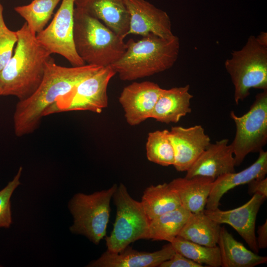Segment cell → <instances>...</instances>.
<instances>
[{
	"mask_svg": "<svg viewBox=\"0 0 267 267\" xmlns=\"http://www.w3.org/2000/svg\"><path fill=\"white\" fill-rule=\"evenodd\" d=\"M101 68L88 64L64 67L56 64L51 58L46 63L43 80L38 89L30 96L18 101L16 105L13 118L15 135L21 137L34 132L40 126L48 108Z\"/></svg>",
	"mask_w": 267,
	"mask_h": 267,
	"instance_id": "cell-1",
	"label": "cell"
},
{
	"mask_svg": "<svg viewBox=\"0 0 267 267\" xmlns=\"http://www.w3.org/2000/svg\"><path fill=\"white\" fill-rule=\"evenodd\" d=\"M17 41L12 57L0 71L1 96L19 101L30 96L40 85L51 53L37 40L25 22L16 31Z\"/></svg>",
	"mask_w": 267,
	"mask_h": 267,
	"instance_id": "cell-2",
	"label": "cell"
},
{
	"mask_svg": "<svg viewBox=\"0 0 267 267\" xmlns=\"http://www.w3.org/2000/svg\"><path fill=\"white\" fill-rule=\"evenodd\" d=\"M126 49L110 66L123 81H134L150 76L171 68L178 59V38L164 39L152 34L126 43Z\"/></svg>",
	"mask_w": 267,
	"mask_h": 267,
	"instance_id": "cell-3",
	"label": "cell"
},
{
	"mask_svg": "<svg viewBox=\"0 0 267 267\" xmlns=\"http://www.w3.org/2000/svg\"><path fill=\"white\" fill-rule=\"evenodd\" d=\"M73 39L77 54L88 65L110 66L126 49L123 38L98 19L75 7Z\"/></svg>",
	"mask_w": 267,
	"mask_h": 267,
	"instance_id": "cell-4",
	"label": "cell"
},
{
	"mask_svg": "<svg viewBox=\"0 0 267 267\" xmlns=\"http://www.w3.org/2000/svg\"><path fill=\"white\" fill-rule=\"evenodd\" d=\"M231 55L224 66L234 87L237 104L247 98L252 88L267 89V45L251 36L242 48Z\"/></svg>",
	"mask_w": 267,
	"mask_h": 267,
	"instance_id": "cell-5",
	"label": "cell"
},
{
	"mask_svg": "<svg viewBox=\"0 0 267 267\" xmlns=\"http://www.w3.org/2000/svg\"><path fill=\"white\" fill-rule=\"evenodd\" d=\"M113 184L107 189L91 194H75L68 203L73 222L70 227L73 234L86 237L95 245L105 236L110 214V202L117 187Z\"/></svg>",
	"mask_w": 267,
	"mask_h": 267,
	"instance_id": "cell-6",
	"label": "cell"
},
{
	"mask_svg": "<svg viewBox=\"0 0 267 267\" xmlns=\"http://www.w3.org/2000/svg\"><path fill=\"white\" fill-rule=\"evenodd\" d=\"M112 199L116 216L106 245L108 251L119 252L136 240L148 239L150 220L141 202L131 197L124 184L117 186Z\"/></svg>",
	"mask_w": 267,
	"mask_h": 267,
	"instance_id": "cell-7",
	"label": "cell"
},
{
	"mask_svg": "<svg viewBox=\"0 0 267 267\" xmlns=\"http://www.w3.org/2000/svg\"><path fill=\"white\" fill-rule=\"evenodd\" d=\"M236 126L230 144L235 166H239L250 153L259 152L267 142V89L258 93L247 112L241 116L230 113Z\"/></svg>",
	"mask_w": 267,
	"mask_h": 267,
	"instance_id": "cell-8",
	"label": "cell"
},
{
	"mask_svg": "<svg viewBox=\"0 0 267 267\" xmlns=\"http://www.w3.org/2000/svg\"><path fill=\"white\" fill-rule=\"evenodd\" d=\"M116 74L111 66L102 67L88 77L67 94L58 98L44 113V116L72 111L100 113L108 106L107 88Z\"/></svg>",
	"mask_w": 267,
	"mask_h": 267,
	"instance_id": "cell-9",
	"label": "cell"
},
{
	"mask_svg": "<svg viewBox=\"0 0 267 267\" xmlns=\"http://www.w3.org/2000/svg\"><path fill=\"white\" fill-rule=\"evenodd\" d=\"M75 0H62L50 24L36 35L38 41L51 54H59L72 66L86 64L77 54L74 42Z\"/></svg>",
	"mask_w": 267,
	"mask_h": 267,
	"instance_id": "cell-10",
	"label": "cell"
},
{
	"mask_svg": "<svg viewBox=\"0 0 267 267\" xmlns=\"http://www.w3.org/2000/svg\"><path fill=\"white\" fill-rule=\"evenodd\" d=\"M266 198L260 194L255 193L247 202L238 208L228 210H222L219 208L205 209L204 212L218 223H226L232 226L251 250L258 254L259 249L256 242L255 223L259 209Z\"/></svg>",
	"mask_w": 267,
	"mask_h": 267,
	"instance_id": "cell-11",
	"label": "cell"
},
{
	"mask_svg": "<svg viewBox=\"0 0 267 267\" xmlns=\"http://www.w3.org/2000/svg\"><path fill=\"white\" fill-rule=\"evenodd\" d=\"M130 15L129 29L127 35L142 37L152 34L164 39L175 35L168 14L146 0H126Z\"/></svg>",
	"mask_w": 267,
	"mask_h": 267,
	"instance_id": "cell-12",
	"label": "cell"
},
{
	"mask_svg": "<svg viewBox=\"0 0 267 267\" xmlns=\"http://www.w3.org/2000/svg\"><path fill=\"white\" fill-rule=\"evenodd\" d=\"M162 89L152 82H133L125 87L119 97L127 122L138 125L151 118Z\"/></svg>",
	"mask_w": 267,
	"mask_h": 267,
	"instance_id": "cell-13",
	"label": "cell"
},
{
	"mask_svg": "<svg viewBox=\"0 0 267 267\" xmlns=\"http://www.w3.org/2000/svg\"><path fill=\"white\" fill-rule=\"evenodd\" d=\"M170 137L174 151L173 166L178 172H186L211 143L201 125L173 127Z\"/></svg>",
	"mask_w": 267,
	"mask_h": 267,
	"instance_id": "cell-14",
	"label": "cell"
},
{
	"mask_svg": "<svg viewBox=\"0 0 267 267\" xmlns=\"http://www.w3.org/2000/svg\"><path fill=\"white\" fill-rule=\"evenodd\" d=\"M176 253L171 243L153 252H139L128 246L119 252L107 250L88 267H159Z\"/></svg>",
	"mask_w": 267,
	"mask_h": 267,
	"instance_id": "cell-15",
	"label": "cell"
},
{
	"mask_svg": "<svg viewBox=\"0 0 267 267\" xmlns=\"http://www.w3.org/2000/svg\"><path fill=\"white\" fill-rule=\"evenodd\" d=\"M227 139L210 143L186 171L185 178L204 176L215 179L228 173L235 172L233 150Z\"/></svg>",
	"mask_w": 267,
	"mask_h": 267,
	"instance_id": "cell-16",
	"label": "cell"
},
{
	"mask_svg": "<svg viewBox=\"0 0 267 267\" xmlns=\"http://www.w3.org/2000/svg\"><path fill=\"white\" fill-rule=\"evenodd\" d=\"M75 7L93 17L124 39L129 29L126 0H75Z\"/></svg>",
	"mask_w": 267,
	"mask_h": 267,
	"instance_id": "cell-17",
	"label": "cell"
},
{
	"mask_svg": "<svg viewBox=\"0 0 267 267\" xmlns=\"http://www.w3.org/2000/svg\"><path fill=\"white\" fill-rule=\"evenodd\" d=\"M259 153L258 159L248 168L238 173L222 175L214 180L205 209L218 208L223 195L235 187L265 178L267 174V152L262 149Z\"/></svg>",
	"mask_w": 267,
	"mask_h": 267,
	"instance_id": "cell-18",
	"label": "cell"
},
{
	"mask_svg": "<svg viewBox=\"0 0 267 267\" xmlns=\"http://www.w3.org/2000/svg\"><path fill=\"white\" fill-rule=\"evenodd\" d=\"M189 86L162 89L151 118L166 124L178 123L181 118L191 111L190 100L193 97Z\"/></svg>",
	"mask_w": 267,
	"mask_h": 267,
	"instance_id": "cell-19",
	"label": "cell"
},
{
	"mask_svg": "<svg viewBox=\"0 0 267 267\" xmlns=\"http://www.w3.org/2000/svg\"><path fill=\"white\" fill-rule=\"evenodd\" d=\"M214 180L198 176L175 178L169 183L177 192L181 206L191 213H197L205 210Z\"/></svg>",
	"mask_w": 267,
	"mask_h": 267,
	"instance_id": "cell-20",
	"label": "cell"
},
{
	"mask_svg": "<svg viewBox=\"0 0 267 267\" xmlns=\"http://www.w3.org/2000/svg\"><path fill=\"white\" fill-rule=\"evenodd\" d=\"M217 245L222 267H254L267 263L266 256L246 248L224 226L221 227Z\"/></svg>",
	"mask_w": 267,
	"mask_h": 267,
	"instance_id": "cell-21",
	"label": "cell"
},
{
	"mask_svg": "<svg viewBox=\"0 0 267 267\" xmlns=\"http://www.w3.org/2000/svg\"><path fill=\"white\" fill-rule=\"evenodd\" d=\"M140 202L149 220L181 206L177 192L167 183L147 187Z\"/></svg>",
	"mask_w": 267,
	"mask_h": 267,
	"instance_id": "cell-22",
	"label": "cell"
},
{
	"mask_svg": "<svg viewBox=\"0 0 267 267\" xmlns=\"http://www.w3.org/2000/svg\"><path fill=\"white\" fill-rule=\"evenodd\" d=\"M204 212L191 213L178 236L203 246L217 245L221 226Z\"/></svg>",
	"mask_w": 267,
	"mask_h": 267,
	"instance_id": "cell-23",
	"label": "cell"
},
{
	"mask_svg": "<svg viewBox=\"0 0 267 267\" xmlns=\"http://www.w3.org/2000/svg\"><path fill=\"white\" fill-rule=\"evenodd\" d=\"M191 213L182 206L150 220L147 239L171 243Z\"/></svg>",
	"mask_w": 267,
	"mask_h": 267,
	"instance_id": "cell-24",
	"label": "cell"
},
{
	"mask_svg": "<svg viewBox=\"0 0 267 267\" xmlns=\"http://www.w3.org/2000/svg\"><path fill=\"white\" fill-rule=\"evenodd\" d=\"M62 0H33L27 5L17 6L14 10L26 21L30 31L37 34L42 31Z\"/></svg>",
	"mask_w": 267,
	"mask_h": 267,
	"instance_id": "cell-25",
	"label": "cell"
},
{
	"mask_svg": "<svg viewBox=\"0 0 267 267\" xmlns=\"http://www.w3.org/2000/svg\"><path fill=\"white\" fill-rule=\"evenodd\" d=\"M176 252L206 267H221V260L218 245L203 246L177 236L171 242Z\"/></svg>",
	"mask_w": 267,
	"mask_h": 267,
	"instance_id": "cell-26",
	"label": "cell"
},
{
	"mask_svg": "<svg viewBox=\"0 0 267 267\" xmlns=\"http://www.w3.org/2000/svg\"><path fill=\"white\" fill-rule=\"evenodd\" d=\"M146 157L153 163L162 166L173 165L174 151L170 137V131L165 129L150 132L146 143Z\"/></svg>",
	"mask_w": 267,
	"mask_h": 267,
	"instance_id": "cell-27",
	"label": "cell"
},
{
	"mask_svg": "<svg viewBox=\"0 0 267 267\" xmlns=\"http://www.w3.org/2000/svg\"><path fill=\"white\" fill-rule=\"evenodd\" d=\"M22 171L23 168L20 167L13 179L0 190V228H9L12 223L10 198L21 184L20 178Z\"/></svg>",
	"mask_w": 267,
	"mask_h": 267,
	"instance_id": "cell-28",
	"label": "cell"
},
{
	"mask_svg": "<svg viewBox=\"0 0 267 267\" xmlns=\"http://www.w3.org/2000/svg\"><path fill=\"white\" fill-rule=\"evenodd\" d=\"M17 41L16 31L9 29L7 26L0 30V71L12 57Z\"/></svg>",
	"mask_w": 267,
	"mask_h": 267,
	"instance_id": "cell-29",
	"label": "cell"
},
{
	"mask_svg": "<svg viewBox=\"0 0 267 267\" xmlns=\"http://www.w3.org/2000/svg\"><path fill=\"white\" fill-rule=\"evenodd\" d=\"M204 266L176 252L170 259L163 262L159 267H203Z\"/></svg>",
	"mask_w": 267,
	"mask_h": 267,
	"instance_id": "cell-30",
	"label": "cell"
},
{
	"mask_svg": "<svg viewBox=\"0 0 267 267\" xmlns=\"http://www.w3.org/2000/svg\"><path fill=\"white\" fill-rule=\"evenodd\" d=\"M248 193L250 195L259 193L267 197V178L254 179L248 183Z\"/></svg>",
	"mask_w": 267,
	"mask_h": 267,
	"instance_id": "cell-31",
	"label": "cell"
},
{
	"mask_svg": "<svg viewBox=\"0 0 267 267\" xmlns=\"http://www.w3.org/2000/svg\"><path fill=\"white\" fill-rule=\"evenodd\" d=\"M258 237L256 236V242L258 248L265 249L267 247V221L258 227Z\"/></svg>",
	"mask_w": 267,
	"mask_h": 267,
	"instance_id": "cell-32",
	"label": "cell"
},
{
	"mask_svg": "<svg viewBox=\"0 0 267 267\" xmlns=\"http://www.w3.org/2000/svg\"><path fill=\"white\" fill-rule=\"evenodd\" d=\"M258 41L263 44L267 45V34L266 32H261L257 37Z\"/></svg>",
	"mask_w": 267,
	"mask_h": 267,
	"instance_id": "cell-33",
	"label": "cell"
},
{
	"mask_svg": "<svg viewBox=\"0 0 267 267\" xmlns=\"http://www.w3.org/2000/svg\"><path fill=\"white\" fill-rule=\"evenodd\" d=\"M3 8L0 2V30L6 27L3 16Z\"/></svg>",
	"mask_w": 267,
	"mask_h": 267,
	"instance_id": "cell-34",
	"label": "cell"
},
{
	"mask_svg": "<svg viewBox=\"0 0 267 267\" xmlns=\"http://www.w3.org/2000/svg\"><path fill=\"white\" fill-rule=\"evenodd\" d=\"M0 96H1V93H0Z\"/></svg>",
	"mask_w": 267,
	"mask_h": 267,
	"instance_id": "cell-35",
	"label": "cell"
}]
</instances>
